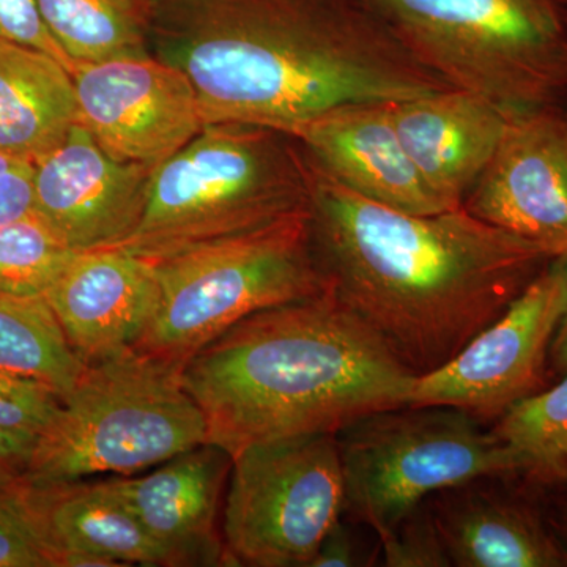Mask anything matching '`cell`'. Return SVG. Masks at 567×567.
Listing matches in <instances>:
<instances>
[{
  "mask_svg": "<svg viewBox=\"0 0 567 567\" xmlns=\"http://www.w3.org/2000/svg\"><path fill=\"white\" fill-rule=\"evenodd\" d=\"M551 527L555 528V532L558 533V536L561 537L563 543H565L567 546V503L561 507L558 524H551Z\"/></svg>",
  "mask_w": 567,
  "mask_h": 567,
  "instance_id": "obj_34",
  "label": "cell"
},
{
  "mask_svg": "<svg viewBox=\"0 0 567 567\" xmlns=\"http://www.w3.org/2000/svg\"><path fill=\"white\" fill-rule=\"evenodd\" d=\"M344 511L336 434L246 447L233 458L224 496L229 566L308 567Z\"/></svg>",
  "mask_w": 567,
  "mask_h": 567,
  "instance_id": "obj_9",
  "label": "cell"
},
{
  "mask_svg": "<svg viewBox=\"0 0 567 567\" xmlns=\"http://www.w3.org/2000/svg\"><path fill=\"white\" fill-rule=\"evenodd\" d=\"M360 540L339 520L323 537L308 567H357L372 565Z\"/></svg>",
  "mask_w": 567,
  "mask_h": 567,
  "instance_id": "obj_30",
  "label": "cell"
},
{
  "mask_svg": "<svg viewBox=\"0 0 567 567\" xmlns=\"http://www.w3.org/2000/svg\"><path fill=\"white\" fill-rule=\"evenodd\" d=\"M22 163L20 159L10 158V156L2 155L0 153V174L6 173V171L13 169V167L20 166Z\"/></svg>",
  "mask_w": 567,
  "mask_h": 567,
  "instance_id": "obj_35",
  "label": "cell"
},
{
  "mask_svg": "<svg viewBox=\"0 0 567 567\" xmlns=\"http://www.w3.org/2000/svg\"><path fill=\"white\" fill-rule=\"evenodd\" d=\"M346 511L379 540L439 492L520 475V457L477 417L445 405H401L336 434Z\"/></svg>",
  "mask_w": 567,
  "mask_h": 567,
  "instance_id": "obj_8",
  "label": "cell"
},
{
  "mask_svg": "<svg viewBox=\"0 0 567 567\" xmlns=\"http://www.w3.org/2000/svg\"><path fill=\"white\" fill-rule=\"evenodd\" d=\"M415 61L507 114L567 102V0H368Z\"/></svg>",
  "mask_w": 567,
  "mask_h": 567,
  "instance_id": "obj_6",
  "label": "cell"
},
{
  "mask_svg": "<svg viewBox=\"0 0 567 567\" xmlns=\"http://www.w3.org/2000/svg\"><path fill=\"white\" fill-rule=\"evenodd\" d=\"M35 6L76 66L151 52L153 0H35Z\"/></svg>",
  "mask_w": 567,
  "mask_h": 567,
  "instance_id": "obj_22",
  "label": "cell"
},
{
  "mask_svg": "<svg viewBox=\"0 0 567 567\" xmlns=\"http://www.w3.org/2000/svg\"><path fill=\"white\" fill-rule=\"evenodd\" d=\"M76 252L35 212L0 226V295L44 297Z\"/></svg>",
  "mask_w": 567,
  "mask_h": 567,
  "instance_id": "obj_23",
  "label": "cell"
},
{
  "mask_svg": "<svg viewBox=\"0 0 567 567\" xmlns=\"http://www.w3.org/2000/svg\"><path fill=\"white\" fill-rule=\"evenodd\" d=\"M230 468L226 451L204 443L147 475L107 483L158 546L164 566H229L219 517Z\"/></svg>",
  "mask_w": 567,
  "mask_h": 567,
  "instance_id": "obj_14",
  "label": "cell"
},
{
  "mask_svg": "<svg viewBox=\"0 0 567 567\" xmlns=\"http://www.w3.org/2000/svg\"><path fill=\"white\" fill-rule=\"evenodd\" d=\"M85 368L47 298L0 295V371L39 383L63 401Z\"/></svg>",
  "mask_w": 567,
  "mask_h": 567,
  "instance_id": "obj_21",
  "label": "cell"
},
{
  "mask_svg": "<svg viewBox=\"0 0 567 567\" xmlns=\"http://www.w3.org/2000/svg\"><path fill=\"white\" fill-rule=\"evenodd\" d=\"M73 80L78 123L117 162L156 167L205 126L186 74L151 52L81 63Z\"/></svg>",
  "mask_w": 567,
  "mask_h": 567,
  "instance_id": "obj_11",
  "label": "cell"
},
{
  "mask_svg": "<svg viewBox=\"0 0 567 567\" xmlns=\"http://www.w3.org/2000/svg\"><path fill=\"white\" fill-rule=\"evenodd\" d=\"M148 51L186 74L205 125L292 137L344 104L453 87L413 59L368 0H153Z\"/></svg>",
  "mask_w": 567,
  "mask_h": 567,
  "instance_id": "obj_1",
  "label": "cell"
},
{
  "mask_svg": "<svg viewBox=\"0 0 567 567\" xmlns=\"http://www.w3.org/2000/svg\"><path fill=\"white\" fill-rule=\"evenodd\" d=\"M76 123L73 73L47 52L0 40V153L37 163Z\"/></svg>",
  "mask_w": 567,
  "mask_h": 567,
  "instance_id": "obj_20",
  "label": "cell"
},
{
  "mask_svg": "<svg viewBox=\"0 0 567 567\" xmlns=\"http://www.w3.org/2000/svg\"><path fill=\"white\" fill-rule=\"evenodd\" d=\"M308 164L312 241L328 290L416 375L453 360L554 259L464 207L394 210Z\"/></svg>",
  "mask_w": 567,
  "mask_h": 567,
  "instance_id": "obj_2",
  "label": "cell"
},
{
  "mask_svg": "<svg viewBox=\"0 0 567 567\" xmlns=\"http://www.w3.org/2000/svg\"><path fill=\"white\" fill-rule=\"evenodd\" d=\"M548 480L567 481V446L566 450L563 451L561 456H559L557 464L551 468Z\"/></svg>",
  "mask_w": 567,
  "mask_h": 567,
  "instance_id": "obj_33",
  "label": "cell"
},
{
  "mask_svg": "<svg viewBox=\"0 0 567 567\" xmlns=\"http://www.w3.org/2000/svg\"><path fill=\"white\" fill-rule=\"evenodd\" d=\"M416 377L330 290L246 317L182 368L207 443L233 458L406 405Z\"/></svg>",
  "mask_w": 567,
  "mask_h": 567,
  "instance_id": "obj_3",
  "label": "cell"
},
{
  "mask_svg": "<svg viewBox=\"0 0 567 567\" xmlns=\"http://www.w3.org/2000/svg\"><path fill=\"white\" fill-rule=\"evenodd\" d=\"M35 440L0 425V484L18 483L25 475Z\"/></svg>",
  "mask_w": 567,
  "mask_h": 567,
  "instance_id": "obj_31",
  "label": "cell"
},
{
  "mask_svg": "<svg viewBox=\"0 0 567 567\" xmlns=\"http://www.w3.org/2000/svg\"><path fill=\"white\" fill-rule=\"evenodd\" d=\"M494 432L524 464V473L548 480L567 446V372L499 417Z\"/></svg>",
  "mask_w": 567,
  "mask_h": 567,
  "instance_id": "obj_24",
  "label": "cell"
},
{
  "mask_svg": "<svg viewBox=\"0 0 567 567\" xmlns=\"http://www.w3.org/2000/svg\"><path fill=\"white\" fill-rule=\"evenodd\" d=\"M380 546L383 565L388 567L453 566L429 499L406 514L393 532L380 540Z\"/></svg>",
  "mask_w": 567,
  "mask_h": 567,
  "instance_id": "obj_25",
  "label": "cell"
},
{
  "mask_svg": "<svg viewBox=\"0 0 567 567\" xmlns=\"http://www.w3.org/2000/svg\"><path fill=\"white\" fill-rule=\"evenodd\" d=\"M0 567H55L14 484H0Z\"/></svg>",
  "mask_w": 567,
  "mask_h": 567,
  "instance_id": "obj_27",
  "label": "cell"
},
{
  "mask_svg": "<svg viewBox=\"0 0 567 567\" xmlns=\"http://www.w3.org/2000/svg\"><path fill=\"white\" fill-rule=\"evenodd\" d=\"M566 308L567 254H563L453 360L417 375L406 405L453 406L480 421H498L546 390L548 354Z\"/></svg>",
  "mask_w": 567,
  "mask_h": 567,
  "instance_id": "obj_10",
  "label": "cell"
},
{
  "mask_svg": "<svg viewBox=\"0 0 567 567\" xmlns=\"http://www.w3.org/2000/svg\"><path fill=\"white\" fill-rule=\"evenodd\" d=\"M548 371L559 377L567 372V308L561 322L558 324L554 342H551L550 354H548Z\"/></svg>",
  "mask_w": 567,
  "mask_h": 567,
  "instance_id": "obj_32",
  "label": "cell"
},
{
  "mask_svg": "<svg viewBox=\"0 0 567 567\" xmlns=\"http://www.w3.org/2000/svg\"><path fill=\"white\" fill-rule=\"evenodd\" d=\"M309 197L308 158L290 134L207 123L153 169L140 226L115 248L158 262L308 210Z\"/></svg>",
  "mask_w": 567,
  "mask_h": 567,
  "instance_id": "obj_4",
  "label": "cell"
},
{
  "mask_svg": "<svg viewBox=\"0 0 567 567\" xmlns=\"http://www.w3.org/2000/svg\"><path fill=\"white\" fill-rule=\"evenodd\" d=\"M462 207L550 256L567 254V102L511 115Z\"/></svg>",
  "mask_w": 567,
  "mask_h": 567,
  "instance_id": "obj_12",
  "label": "cell"
},
{
  "mask_svg": "<svg viewBox=\"0 0 567 567\" xmlns=\"http://www.w3.org/2000/svg\"><path fill=\"white\" fill-rule=\"evenodd\" d=\"M204 443L207 423L182 368L130 349L87 364L37 436L22 480L132 476Z\"/></svg>",
  "mask_w": 567,
  "mask_h": 567,
  "instance_id": "obj_5",
  "label": "cell"
},
{
  "mask_svg": "<svg viewBox=\"0 0 567 567\" xmlns=\"http://www.w3.org/2000/svg\"><path fill=\"white\" fill-rule=\"evenodd\" d=\"M429 498L453 566L567 567V546L522 499L481 487V480Z\"/></svg>",
  "mask_w": 567,
  "mask_h": 567,
  "instance_id": "obj_19",
  "label": "cell"
},
{
  "mask_svg": "<svg viewBox=\"0 0 567 567\" xmlns=\"http://www.w3.org/2000/svg\"><path fill=\"white\" fill-rule=\"evenodd\" d=\"M0 40L35 48L58 59L71 73L76 70L41 20L35 0H0Z\"/></svg>",
  "mask_w": 567,
  "mask_h": 567,
  "instance_id": "obj_28",
  "label": "cell"
},
{
  "mask_svg": "<svg viewBox=\"0 0 567 567\" xmlns=\"http://www.w3.org/2000/svg\"><path fill=\"white\" fill-rule=\"evenodd\" d=\"M153 169L111 158L76 123L33 163V212L74 251L115 248L140 226Z\"/></svg>",
  "mask_w": 567,
  "mask_h": 567,
  "instance_id": "obj_13",
  "label": "cell"
},
{
  "mask_svg": "<svg viewBox=\"0 0 567 567\" xmlns=\"http://www.w3.org/2000/svg\"><path fill=\"white\" fill-rule=\"evenodd\" d=\"M393 102L344 104L295 134L308 158L350 192L394 210H454L425 183L391 114Z\"/></svg>",
  "mask_w": 567,
  "mask_h": 567,
  "instance_id": "obj_16",
  "label": "cell"
},
{
  "mask_svg": "<svg viewBox=\"0 0 567 567\" xmlns=\"http://www.w3.org/2000/svg\"><path fill=\"white\" fill-rule=\"evenodd\" d=\"M55 567L164 566L158 546L107 480L14 483Z\"/></svg>",
  "mask_w": 567,
  "mask_h": 567,
  "instance_id": "obj_17",
  "label": "cell"
},
{
  "mask_svg": "<svg viewBox=\"0 0 567 567\" xmlns=\"http://www.w3.org/2000/svg\"><path fill=\"white\" fill-rule=\"evenodd\" d=\"M48 303L85 364L136 349L159 305L155 265L121 248L80 251L52 284Z\"/></svg>",
  "mask_w": 567,
  "mask_h": 567,
  "instance_id": "obj_15",
  "label": "cell"
},
{
  "mask_svg": "<svg viewBox=\"0 0 567 567\" xmlns=\"http://www.w3.org/2000/svg\"><path fill=\"white\" fill-rule=\"evenodd\" d=\"M391 114L410 158L450 208L464 205L511 117L486 96L456 87L393 102Z\"/></svg>",
  "mask_w": 567,
  "mask_h": 567,
  "instance_id": "obj_18",
  "label": "cell"
},
{
  "mask_svg": "<svg viewBox=\"0 0 567 567\" xmlns=\"http://www.w3.org/2000/svg\"><path fill=\"white\" fill-rule=\"evenodd\" d=\"M153 265L159 305L136 350L178 368L246 317L328 290L309 208Z\"/></svg>",
  "mask_w": 567,
  "mask_h": 567,
  "instance_id": "obj_7",
  "label": "cell"
},
{
  "mask_svg": "<svg viewBox=\"0 0 567 567\" xmlns=\"http://www.w3.org/2000/svg\"><path fill=\"white\" fill-rule=\"evenodd\" d=\"M47 388L0 371V425L37 440L61 406Z\"/></svg>",
  "mask_w": 567,
  "mask_h": 567,
  "instance_id": "obj_26",
  "label": "cell"
},
{
  "mask_svg": "<svg viewBox=\"0 0 567 567\" xmlns=\"http://www.w3.org/2000/svg\"><path fill=\"white\" fill-rule=\"evenodd\" d=\"M33 212V164L22 163L0 174V226Z\"/></svg>",
  "mask_w": 567,
  "mask_h": 567,
  "instance_id": "obj_29",
  "label": "cell"
}]
</instances>
